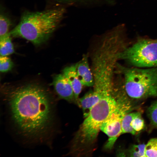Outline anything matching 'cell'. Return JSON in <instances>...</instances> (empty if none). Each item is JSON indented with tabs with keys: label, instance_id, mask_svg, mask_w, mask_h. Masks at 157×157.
Here are the masks:
<instances>
[{
	"label": "cell",
	"instance_id": "obj_1",
	"mask_svg": "<svg viewBox=\"0 0 157 157\" xmlns=\"http://www.w3.org/2000/svg\"><path fill=\"white\" fill-rule=\"evenodd\" d=\"M4 97L11 120L19 134L40 141L49 136L53 127L54 104L45 89L30 84L8 90Z\"/></svg>",
	"mask_w": 157,
	"mask_h": 157
},
{
	"label": "cell",
	"instance_id": "obj_2",
	"mask_svg": "<svg viewBox=\"0 0 157 157\" xmlns=\"http://www.w3.org/2000/svg\"><path fill=\"white\" fill-rule=\"evenodd\" d=\"M65 12L63 8L25 12L19 24L9 33L11 36L22 37L40 45L48 40L55 31Z\"/></svg>",
	"mask_w": 157,
	"mask_h": 157
},
{
	"label": "cell",
	"instance_id": "obj_3",
	"mask_svg": "<svg viewBox=\"0 0 157 157\" xmlns=\"http://www.w3.org/2000/svg\"><path fill=\"white\" fill-rule=\"evenodd\" d=\"M117 105V101L112 94L103 97L92 108L74 136L71 147L73 151L81 152L91 147L102 124Z\"/></svg>",
	"mask_w": 157,
	"mask_h": 157
},
{
	"label": "cell",
	"instance_id": "obj_4",
	"mask_svg": "<svg viewBox=\"0 0 157 157\" xmlns=\"http://www.w3.org/2000/svg\"><path fill=\"white\" fill-rule=\"evenodd\" d=\"M116 65L124 76V90L129 98L140 99L157 96V67L125 68Z\"/></svg>",
	"mask_w": 157,
	"mask_h": 157
},
{
	"label": "cell",
	"instance_id": "obj_5",
	"mask_svg": "<svg viewBox=\"0 0 157 157\" xmlns=\"http://www.w3.org/2000/svg\"><path fill=\"white\" fill-rule=\"evenodd\" d=\"M118 59L139 68L157 67V39H141L121 51Z\"/></svg>",
	"mask_w": 157,
	"mask_h": 157
},
{
	"label": "cell",
	"instance_id": "obj_6",
	"mask_svg": "<svg viewBox=\"0 0 157 157\" xmlns=\"http://www.w3.org/2000/svg\"><path fill=\"white\" fill-rule=\"evenodd\" d=\"M117 101L114 110L103 122L100 129L108 137L105 145L107 149H111L122 133V123L124 116L130 112L133 106L129 98L122 91L116 92L114 94Z\"/></svg>",
	"mask_w": 157,
	"mask_h": 157
},
{
	"label": "cell",
	"instance_id": "obj_7",
	"mask_svg": "<svg viewBox=\"0 0 157 157\" xmlns=\"http://www.w3.org/2000/svg\"><path fill=\"white\" fill-rule=\"evenodd\" d=\"M52 84L60 98L69 102H75L72 87L67 79L63 74L56 75L54 76Z\"/></svg>",
	"mask_w": 157,
	"mask_h": 157
},
{
	"label": "cell",
	"instance_id": "obj_8",
	"mask_svg": "<svg viewBox=\"0 0 157 157\" xmlns=\"http://www.w3.org/2000/svg\"><path fill=\"white\" fill-rule=\"evenodd\" d=\"M77 75L83 85L92 87L94 85L93 74L88 61V55L84 54L81 59L77 62Z\"/></svg>",
	"mask_w": 157,
	"mask_h": 157
},
{
	"label": "cell",
	"instance_id": "obj_9",
	"mask_svg": "<svg viewBox=\"0 0 157 157\" xmlns=\"http://www.w3.org/2000/svg\"><path fill=\"white\" fill-rule=\"evenodd\" d=\"M77 63L65 67L63 70V74L70 84L74 92L75 102L78 104L79 95L82 90L83 85L77 75Z\"/></svg>",
	"mask_w": 157,
	"mask_h": 157
},
{
	"label": "cell",
	"instance_id": "obj_10",
	"mask_svg": "<svg viewBox=\"0 0 157 157\" xmlns=\"http://www.w3.org/2000/svg\"><path fill=\"white\" fill-rule=\"evenodd\" d=\"M102 98L100 95L93 90L88 92L79 99L78 104L82 108L85 118L88 115L92 108Z\"/></svg>",
	"mask_w": 157,
	"mask_h": 157
},
{
	"label": "cell",
	"instance_id": "obj_11",
	"mask_svg": "<svg viewBox=\"0 0 157 157\" xmlns=\"http://www.w3.org/2000/svg\"><path fill=\"white\" fill-rule=\"evenodd\" d=\"M9 33L0 38L1 56H7L14 53V49Z\"/></svg>",
	"mask_w": 157,
	"mask_h": 157
},
{
	"label": "cell",
	"instance_id": "obj_12",
	"mask_svg": "<svg viewBox=\"0 0 157 157\" xmlns=\"http://www.w3.org/2000/svg\"><path fill=\"white\" fill-rule=\"evenodd\" d=\"M138 112L130 113L126 114L124 117L122 123L121 134L125 133H130L133 135L137 133L136 132L131 125V123L134 117Z\"/></svg>",
	"mask_w": 157,
	"mask_h": 157
},
{
	"label": "cell",
	"instance_id": "obj_13",
	"mask_svg": "<svg viewBox=\"0 0 157 157\" xmlns=\"http://www.w3.org/2000/svg\"><path fill=\"white\" fill-rule=\"evenodd\" d=\"M145 147V144H144L133 145L128 150L127 156L131 157H146Z\"/></svg>",
	"mask_w": 157,
	"mask_h": 157
},
{
	"label": "cell",
	"instance_id": "obj_14",
	"mask_svg": "<svg viewBox=\"0 0 157 157\" xmlns=\"http://www.w3.org/2000/svg\"><path fill=\"white\" fill-rule=\"evenodd\" d=\"M146 157H157V138L150 139L145 145Z\"/></svg>",
	"mask_w": 157,
	"mask_h": 157
},
{
	"label": "cell",
	"instance_id": "obj_15",
	"mask_svg": "<svg viewBox=\"0 0 157 157\" xmlns=\"http://www.w3.org/2000/svg\"><path fill=\"white\" fill-rule=\"evenodd\" d=\"M11 25L10 20L3 14L0 16V38L9 33V30Z\"/></svg>",
	"mask_w": 157,
	"mask_h": 157
},
{
	"label": "cell",
	"instance_id": "obj_16",
	"mask_svg": "<svg viewBox=\"0 0 157 157\" xmlns=\"http://www.w3.org/2000/svg\"><path fill=\"white\" fill-rule=\"evenodd\" d=\"M131 125L137 132L141 131L144 129V122L140 112H138L137 114L132 119L131 123Z\"/></svg>",
	"mask_w": 157,
	"mask_h": 157
},
{
	"label": "cell",
	"instance_id": "obj_17",
	"mask_svg": "<svg viewBox=\"0 0 157 157\" xmlns=\"http://www.w3.org/2000/svg\"><path fill=\"white\" fill-rule=\"evenodd\" d=\"M147 114L151 124L157 128V100L154 101L149 107Z\"/></svg>",
	"mask_w": 157,
	"mask_h": 157
},
{
	"label": "cell",
	"instance_id": "obj_18",
	"mask_svg": "<svg viewBox=\"0 0 157 157\" xmlns=\"http://www.w3.org/2000/svg\"><path fill=\"white\" fill-rule=\"evenodd\" d=\"M13 64L10 59L7 56H0V71L2 72H6L12 68Z\"/></svg>",
	"mask_w": 157,
	"mask_h": 157
}]
</instances>
